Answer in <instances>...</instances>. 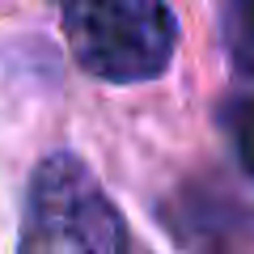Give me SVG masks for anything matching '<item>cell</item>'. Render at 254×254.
Returning <instances> with one entry per match:
<instances>
[{
    "label": "cell",
    "instance_id": "2",
    "mask_svg": "<svg viewBox=\"0 0 254 254\" xmlns=\"http://www.w3.org/2000/svg\"><path fill=\"white\" fill-rule=\"evenodd\" d=\"M127 246V225L119 208L102 195L89 165L72 153H51L38 161L26 190L21 250L51 254H119Z\"/></svg>",
    "mask_w": 254,
    "mask_h": 254
},
{
    "label": "cell",
    "instance_id": "4",
    "mask_svg": "<svg viewBox=\"0 0 254 254\" xmlns=\"http://www.w3.org/2000/svg\"><path fill=\"white\" fill-rule=\"evenodd\" d=\"M220 119H225V131H229V140H233V153H237V161H242V170L254 178V98L250 93L229 98L225 110H220Z\"/></svg>",
    "mask_w": 254,
    "mask_h": 254
},
{
    "label": "cell",
    "instance_id": "3",
    "mask_svg": "<svg viewBox=\"0 0 254 254\" xmlns=\"http://www.w3.org/2000/svg\"><path fill=\"white\" fill-rule=\"evenodd\" d=\"M220 30L233 64L254 76V0H220Z\"/></svg>",
    "mask_w": 254,
    "mask_h": 254
},
{
    "label": "cell",
    "instance_id": "1",
    "mask_svg": "<svg viewBox=\"0 0 254 254\" xmlns=\"http://www.w3.org/2000/svg\"><path fill=\"white\" fill-rule=\"evenodd\" d=\"M76 68L106 85H144L170 68L178 26L165 0H64Z\"/></svg>",
    "mask_w": 254,
    "mask_h": 254
}]
</instances>
